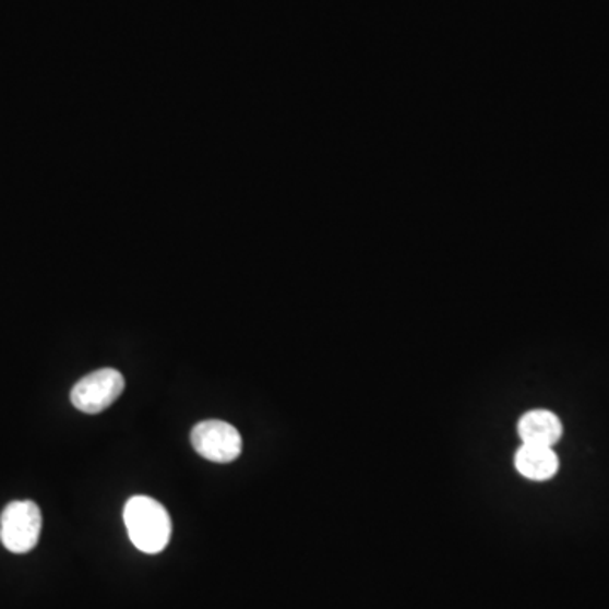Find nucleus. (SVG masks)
<instances>
[{
	"label": "nucleus",
	"mask_w": 609,
	"mask_h": 609,
	"mask_svg": "<svg viewBox=\"0 0 609 609\" xmlns=\"http://www.w3.org/2000/svg\"><path fill=\"white\" fill-rule=\"evenodd\" d=\"M124 522L135 549L144 553H159L171 537V520L159 501L134 497L126 503Z\"/></svg>",
	"instance_id": "1"
},
{
	"label": "nucleus",
	"mask_w": 609,
	"mask_h": 609,
	"mask_svg": "<svg viewBox=\"0 0 609 609\" xmlns=\"http://www.w3.org/2000/svg\"><path fill=\"white\" fill-rule=\"evenodd\" d=\"M41 510L34 501H12L0 515V541L12 553H27L38 546Z\"/></svg>",
	"instance_id": "2"
},
{
	"label": "nucleus",
	"mask_w": 609,
	"mask_h": 609,
	"mask_svg": "<svg viewBox=\"0 0 609 609\" xmlns=\"http://www.w3.org/2000/svg\"><path fill=\"white\" fill-rule=\"evenodd\" d=\"M124 387L126 381L121 372L112 368L98 369L75 384L72 403L83 414H100L117 402Z\"/></svg>",
	"instance_id": "3"
},
{
	"label": "nucleus",
	"mask_w": 609,
	"mask_h": 609,
	"mask_svg": "<svg viewBox=\"0 0 609 609\" xmlns=\"http://www.w3.org/2000/svg\"><path fill=\"white\" fill-rule=\"evenodd\" d=\"M190 440L193 449L211 463H232L242 452L241 433L223 420L200 421L193 427Z\"/></svg>",
	"instance_id": "4"
},
{
	"label": "nucleus",
	"mask_w": 609,
	"mask_h": 609,
	"mask_svg": "<svg viewBox=\"0 0 609 609\" xmlns=\"http://www.w3.org/2000/svg\"><path fill=\"white\" fill-rule=\"evenodd\" d=\"M518 435L523 444L553 447L561 440L562 423L549 410H532L518 421Z\"/></svg>",
	"instance_id": "5"
},
{
	"label": "nucleus",
	"mask_w": 609,
	"mask_h": 609,
	"mask_svg": "<svg viewBox=\"0 0 609 609\" xmlns=\"http://www.w3.org/2000/svg\"><path fill=\"white\" fill-rule=\"evenodd\" d=\"M515 467L523 478L547 481L559 470V457L552 447L523 444L516 452Z\"/></svg>",
	"instance_id": "6"
}]
</instances>
